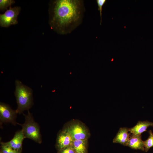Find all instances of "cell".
<instances>
[{"label":"cell","instance_id":"obj_10","mask_svg":"<svg viewBox=\"0 0 153 153\" xmlns=\"http://www.w3.org/2000/svg\"><path fill=\"white\" fill-rule=\"evenodd\" d=\"M24 138L25 137L22 129L15 133L11 140L5 143L12 148L19 151L22 147L23 141Z\"/></svg>","mask_w":153,"mask_h":153},{"label":"cell","instance_id":"obj_4","mask_svg":"<svg viewBox=\"0 0 153 153\" xmlns=\"http://www.w3.org/2000/svg\"><path fill=\"white\" fill-rule=\"evenodd\" d=\"M21 8L20 7H9L8 9L0 15V25L2 27H8L18 24L17 18Z\"/></svg>","mask_w":153,"mask_h":153},{"label":"cell","instance_id":"obj_9","mask_svg":"<svg viewBox=\"0 0 153 153\" xmlns=\"http://www.w3.org/2000/svg\"><path fill=\"white\" fill-rule=\"evenodd\" d=\"M150 126L153 127V122L147 120L139 121L135 126L129 128V131L133 135H140L143 132L146 131L147 128Z\"/></svg>","mask_w":153,"mask_h":153},{"label":"cell","instance_id":"obj_19","mask_svg":"<svg viewBox=\"0 0 153 153\" xmlns=\"http://www.w3.org/2000/svg\"><path fill=\"white\" fill-rule=\"evenodd\" d=\"M0 153H3L2 152H1Z\"/></svg>","mask_w":153,"mask_h":153},{"label":"cell","instance_id":"obj_11","mask_svg":"<svg viewBox=\"0 0 153 153\" xmlns=\"http://www.w3.org/2000/svg\"><path fill=\"white\" fill-rule=\"evenodd\" d=\"M127 146L135 150H144V141L141 139V135L130 136Z\"/></svg>","mask_w":153,"mask_h":153},{"label":"cell","instance_id":"obj_12","mask_svg":"<svg viewBox=\"0 0 153 153\" xmlns=\"http://www.w3.org/2000/svg\"><path fill=\"white\" fill-rule=\"evenodd\" d=\"M85 140H75L73 143V148L76 152L85 153L86 150Z\"/></svg>","mask_w":153,"mask_h":153},{"label":"cell","instance_id":"obj_18","mask_svg":"<svg viewBox=\"0 0 153 153\" xmlns=\"http://www.w3.org/2000/svg\"><path fill=\"white\" fill-rule=\"evenodd\" d=\"M76 153H82L80 152H76Z\"/></svg>","mask_w":153,"mask_h":153},{"label":"cell","instance_id":"obj_2","mask_svg":"<svg viewBox=\"0 0 153 153\" xmlns=\"http://www.w3.org/2000/svg\"><path fill=\"white\" fill-rule=\"evenodd\" d=\"M14 95L18 105L17 113H21L28 110L33 104V91L29 87L23 84L20 80L15 81Z\"/></svg>","mask_w":153,"mask_h":153},{"label":"cell","instance_id":"obj_5","mask_svg":"<svg viewBox=\"0 0 153 153\" xmlns=\"http://www.w3.org/2000/svg\"><path fill=\"white\" fill-rule=\"evenodd\" d=\"M17 113L16 110H12L8 105L0 102V119L1 121L15 123V118Z\"/></svg>","mask_w":153,"mask_h":153},{"label":"cell","instance_id":"obj_16","mask_svg":"<svg viewBox=\"0 0 153 153\" xmlns=\"http://www.w3.org/2000/svg\"><path fill=\"white\" fill-rule=\"evenodd\" d=\"M106 0H97V2L98 6V9L100 12V16L101 17L100 25L102 22V8L103 5L106 2Z\"/></svg>","mask_w":153,"mask_h":153},{"label":"cell","instance_id":"obj_17","mask_svg":"<svg viewBox=\"0 0 153 153\" xmlns=\"http://www.w3.org/2000/svg\"><path fill=\"white\" fill-rule=\"evenodd\" d=\"M75 151L73 147L69 146L63 150L61 153H75Z\"/></svg>","mask_w":153,"mask_h":153},{"label":"cell","instance_id":"obj_15","mask_svg":"<svg viewBox=\"0 0 153 153\" xmlns=\"http://www.w3.org/2000/svg\"><path fill=\"white\" fill-rule=\"evenodd\" d=\"M1 150L3 153H20L19 151L12 148L5 143H1Z\"/></svg>","mask_w":153,"mask_h":153},{"label":"cell","instance_id":"obj_13","mask_svg":"<svg viewBox=\"0 0 153 153\" xmlns=\"http://www.w3.org/2000/svg\"><path fill=\"white\" fill-rule=\"evenodd\" d=\"M148 133L149 135L148 138L144 141V150L146 152L153 147V133L151 130H149Z\"/></svg>","mask_w":153,"mask_h":153},{"label":"cell","instance_id":"obj_3","mask_svg":"<svg viewBox=\"0 0 153 153\" xmlns=\"http://www.w3.org/2000/svg\"><path fill=\"white\" fill-rule=\"evenodd\" d=\"M25 123L21 125L25 138H29L38 143H41V139L39 127L29 111L27 114L25 115Z\"/></svg>","mask_w":153,"mask_h":153},{"label":"cell","instance_id":"obj_6","mask_svg":"<svg viewBox=\"0 0 153 153\" xmlns=\"http://www.w3.org/2000/svg\"><path fill=\"white\" fill-rule=\"evenodd\" d=\"M74 140H85L88 137L87 132L82 125L75 124L66 129Z\"/></svg>","mask_w":153,"mask_h":153},{"label":"cell","instance_id":"obj_1","mask_svg":"<svg viewBox=\"0 0 153 153\" xmlns=\"http://www.w3.org/2000/svg\"><path fill=\"white\" fill-rule=\"evenodd\" d=\"M83 10L81 1H54L49 10V21L51 28L61 34L70 33L81 22Z\"/></svg>","mask_w":153,"mask_h":153},{"label":"cell","instance_id":"obj_14","mask_svg":"<svg viewBox=\"0 0 153 153\" xmlns=\"http://www.w3.org/2000/svg\"><path fill=\"white\" fill-rule=\"evenodd\" d=\"M15 3L13 0H0V9L1 10L4 11L7 9L8 7H11L12 5Z\"/></svg>","mask_w":153,"mask_h":153},{"label":"cell","instance_id":"obj_7","mask_svg":"<svg viewBox=\"0 0 153 153\" xmlns=\"http://www.w3.org/2000/svg\"><path fill=\"white\" fill-rule=\"evenodd\" d=\"M57 141L58 147L60 149L62 150L73 144L74 140L66 129H65L59 134Z\"/></svg>","mask_w":153,"mask_h":153},{"label":"cell","instance_id":"obj_8","mask_svg":"<svg viewBox=\"0 0 153 153\" xmlns=\"http://www.w3.org/2000/svg\"><path fill=\"white\" fill-rule=\"evenodd\" d=\"M128 131L129 128H120L113 139V142L127 146L130 137V134L128 133Z\"/></svg>","mask_w":153,"mask_h":153}]
</instances>
